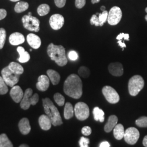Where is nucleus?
<instances>
[{
	"label": "nucleus",
	"mask_w": 147,
	"mask_h": 147,
	"mask_svg": "<svg viewBox=\"0 0 147 147\" xmlns=\"http://www.w3.org/2000/svg\"><path fill=\"white\" fill-rule=\"evenodd\" d=\"M50 86V79L47 75H42L38 79V82L36 84L37 89L45 92L49 88Z\"/></svg>",
	"instance_id": "obj_15"
},
{
	"label": "nucleus",
	"mask_w": 147,
	"mask_h": 147,
	"mask_svg": "<svg viewBox=\"0 0 147 147\" xmlns=\"http://www.w3.org/2000/svg\"><path fill=\"white\" fill-rule=\"evenodd\" d=\"M100 0H92V3L93 4H95V3H99L100 2Z\"/></svg>",
	"instance_id": "obj_46"
},
{
	"label": "nucleus",
	"mask_w": 147,
	"mask_h": 147,
	"mask_svg": "<svg viewBox=\"0 0 147 147\" xmlns=\"http://www.w3.org/2000/svg\"><path fill=\"white\" fill-rule=\"evenodd\" d=\"M143 144L144 147H147V135L144 137L143 140Z\"/></svg>",
	"instance_id": "obj_45"
},
{
	"label": "nucleus",
	"mask_w": 147,
	"mask_h": 147,
	"mask_svg": "<svg viewBox=\"0 0 147 147\" xmlns=\"http://www.w3.org/2000/svg\"><path fill=\"white\" fill-rule=\"evenodd\" d=\"M2 77L8 86L13 87L19 82L20 75L16 74L9 69L8 67H6L1 71Z\"/></svg>",
	"instance_id": "obj_7"
},
{
	"label": "nucleus",
	"mask_w": 147,
	"mask_h": 147,
	"mask_svg": "<svg viewBox=\"0 0 147 147\" xmlns=\"http://www.w3.org/2000/svg\"><path fill=\"white\" fill-rule=\"evenodd\" d=\"M110 144L107 141H104V142H102V143H100V147H110Z\"/></svg>",
	"instance_id": "obj_43"
},
{
	"label": "nucleus",
	"mask_w": 147,
	"mask_h": 147,
	"mask_svg": "<svg viewBox=\"0 0 147 147\" xmlns=\"http://www.w3.org/2000/svg\"><path fill=\"white\" fill-rule=\"evenodd\" d=\"M93 113L95 121H99L101 123L104 122L105 119V113L101 109L98 107H95L93 111Z\"/></svg>",
	"instance_id": "obj_26"
},
{
	"label": "nucleus",
	"mask_w": 147,
	"mask_h": 147,
	"mask_svg": "<svg viewBox=\"0 0 147 147\" xmlns=\"http://www.w3.org/2000/svg\"><path fill=\"white\" fill-rule=\"evenodd\" d=\"M86 0H75V6L78 9H81L86 5Z\"/></svg>",
	"instance_id": "obj_40"
},
{
	"label": "nucleus",
	"mask_w": 147,
	"mask_h": 147,
	"mask_svg": "<svg viewBox=\"0 0 147 147\" xmlns=\"http://www.w3.org/2000/svg\"><path fill=\"white\" fill-rule=\"evenodd\" d=\"M89 143V139L84 137H81L79 141V145L81 147H88Z\"/></svg>",
	"instance_id": "obj_36"
},
{
	"label": "nucleus",
	"mask_w": 147,
	"mask_h": 147,
	"mask_svg": "<svg viewBox=\"0 0 147 147\" xmlns=\"http://www.w3.org/2000/svg\"><path fill=\"white\" fill-rule=\"evenodd\" d=\"M118 45L123 49V51L124 50V48L126 47L125 44L124 43V42L122 41V40H119L118 41Z\"/></svg>",
	"instance_id": "obj_44"
},
{
	"label": "nucleus",
	"mask_w": 147,
	"mask_h": 147,
	"mask_svg": "<svg viewBox=\"0 0 147 147\" xmlns=\"http://www.w3.org/2000/svg\"><path fill=\"white\" fill-rule=\"evenodd\" d=\"M39 101V95L37 93L33 95V90L31 88H27L25 90L24 96L20 101L21 109L26 110L31 105H36Z\"/></svg>",
	"instance_id": "obj_5"
},
{
	"label": "nucleus",
	"mask_w": 147,
	"mask_h": 147,
	"mask_svg": "<svg viewBox=\"0 0 147 147\" xmlns=\"http://www.w3.org/2000/svg\"><path fill=\"white\" fill-rule=\"evenodd\" d=\"M21 20L24 28L27 30L36 32L40 30V21L37 18L32 16L31 12H29L28 15L24 16Z\"/></svg>",
	"instance_id": "obj_6"
},
{
	"label": "nucleus",
	"mask_w": 147,
	"mask_h": 147,
	"mask_svg": "<svg viewBox=\"0 0 147 147\" xmlns=\"http://www.w3.org/2000/svg\"><path fill=\"white\" fill-rule=\"evenodd\" d=\"M102 93L106 100L110 104H116L120 100L119 95L115 89L111 86H106L103 87Z\"/></svg>",
	"instance_id": "obj_9"
},
{
	"label": "nucleus",
	"mask_w": 147,
	"mask_h": 147,
	"mask_svg": "<svg viewBox=\"0 0 147 147\" xmlns=\"http://www.w3.org/2000/svg\"><path fill=\"white\" fill-rule=\"evenodd\" d=\"M19 128L22 135H26L30 133L31 130L29 120L27 118H23L19 121Z\"/></svg>",
	"instance_id": "obj_18"
},
{
	"label": "nucleus",
	"mask_w": 147,
	"mask_h": 147,
	"mask_svg": "<svg viewBox=\"0 0 147 147\" xmlns=\"http://www.w3.org/2000/svg\"><path fill=\"white\" fill-rule=\"evenodd\" d=\"M13 145L5 134L0 135V147H12Z\"/></svg>",
	"instance_id": "obj_29"
},
{
	"label": "nucleus",
	"mask_w": 147,
	"mask_h": 147,
	"mask_svg": "<svg viewBox=\"0 0 147 147\" xmlns=\"http://www.w3.org/2000/svg\"><path fill=\"white\" fill-rule=\"evenodd\" d=\"M7 14V11L5 9H0V20L5 19Z\"/></svg>",
	"instance_id": "obj_42"
},
{
	"label": "nucleus",
	"mask_w": 147,
	"mask_h": 147,
	"mask_svg": "<svg viewBox=\"0 0 147 147\" xmlns=\"http://www.w3.org/2000/svg\"><path fill=\"white\" fill-rule=\"evenodd\" d=\"M29 7V5L27 2L21 1L19 2L16 4L14 10L16 13H20L24 11H26Z\"/></svg>",
	"instance_id": "obj_28"
},
{
	"label": "nucleus",
	"mask_w": 147,
	"mask_h": 147,
	"mask_svg": "<svg viewBox=\"0 0 147 147\" xmlns=\"http://www.w3.org/2000/svg\"><path fill=\"white\" fill-rule=\"evenodd\" d=\"M81 132L84 136H89L92 133V129L89 126H84L82 127Z\"/></svg>",
	"instance_id": "obj_39"
},
{
	"label": "nucleus",
	"mask_w": 147,
	"mask_h": 147,
	"mask_svg": "<svg viewBox=\"0 0 147 147\" xmlns=\"http://www.w3.org/2000/svg\"><path fill=\"white\" fill-rule=\"evenodd\" d=\"M24 93L23 92L22 89L19 86H14L12 87V88L10 91V95L11 98L16 103L20 102L23 96Z\"/></svg>",
	"instance_id": "obj_14"
},
{
	"label": "nucleus",
	"mask_w": 147,
	"mask_h": 147,
	"mask_svg": "<svg viewBox=\"0 0 147 147\" xmlns=\"http://www.w3.org/2000/svg\"><path fill=\"white\" fill-rule=\"evenodd\" d=\"M20 147H29L28 145H27V144H21L20 146Z\"/></svg>",
	"instance_id": "obj_48"
},
{
	"label": "nucleus",
	"mask_w": 147,
	"mask_h": 147,
	"mask_svg": "<svg viewBox=\"0 0 147 147\" xmlns=\"http://www.w3.org/2000/svg\"><path fill=\"white\" fill-rule=\"evenodd\" d=\"M145 11H146V13H147V8H146V9H145Z\"/></svg>",
	"instance_id": "obj_51"
},
{
	"label": "nucleus",
	"mask_w": 147,
	"mask_h": 147,
	"mask_svg": "<svg viewBox=\"0 0 147 147\" xmlns=\"http://www.w3.org/2000/svg\"><path fill=\"white\" fill-rule=\"evenodd\" d=\"M5 80L2 76H0V95L5 94L8 91V88Z\"/></svg>",
	"instance_id": "obj_33"
},
{
	"label": "nucleus",
	"mask_w": 147,
	"mask_h": 147,
	"mask_svg": "<svg viewBox=\"0 0 147 147\" xmlns=\"http://www.w3.org/2000/svg\"><path fill=\"white\" fill-rule=\"evenodd\" d=\"M44 110L50 119L53 126H59L63 124L61 115L57 108L54 105L53 101L49 98L42 99Z\"/></svg>",
	"instance_id": "obj_3"
},
{
	"label": "nucleus",
	"mask_w": 147,
	"mask_h": 147,
	"mask_svg": "<svg viewBox=\"0 0 147 147\" xmlns=\"http://www.w3.org/2000/svg\"><path fill=\"white\" fill-rule=\"evenodd\" d=\"M122 18V11L121 8L115 6L110 9L108 14L107 22L112 26L117 25Z\"/></svg>",
	"instance_id": "obj_10"
},
{
	"label": "nucleus",
	"mask_w": 147,
	"mask_h": 147,
	"mask_svg": "<svg viewBox=\"0 0 147 147\" xmlns=\"http://www.w3.org/2000/svg\"><path fill=\"white\" fill-rule=\"evenodd\" d=\"M49 24L53 30H58L61 29L64 25V17L62 15L59 14H53L50 18Z\"/></svg>",
	"instance_id": "obj_13"
},
{
	"label": "nucleus",
	"mask_w": 147,
	"mask_h": 147,
	"mask_svg": "<svg viewBox=\"0 0 147 147\" xmlns=\"http://www.w3.org/2000/svg\"><path fill=\"white\" fill-rule=\"evenodd\" d=\"M25 37L22 34L19 32L12 33L9 38V41L12 45H18L25 42Z\"/></svg>",
	"instance_id": "obj_19"
},
{
	"label": "nucleus",
	"mask_w": 147,
	"mask_h": 147,
	"mask_svg": "<svg viewBox=\"0 0 147 147\" xmlns=\"http://www.w3.org/2000/svg\"><path fill=\"white\" fill-rule=\"evenodd\" d=\"M50 10V6L47 4H42L38 7L37 12L40 16L47 15Z\"/></svg>",
	"instance_id": "obj_30"
},
{
	"label": "nucleus",
	"mask_w": 147,
	"mask_h": 147,
	"mask_svg": "<svg viewBox=\"0 0 147 147\" xmlns=\"http://www.w3.org/2000/svg\"><path fill=\"white\" fill-rule=\"evenodd\" d=\"M108 14L109 12L105 11H102L101 13H99L98 16L96 14L93 15L90 20V24L95 26H102L107 20Z\"/></svg>",
	"instance_id": "obj_12"
},
{
	"label": "nucleus",
	"mask_w": 147,
	"mask_h": 147,
	"mask_svg": "<svg viewBox=\"0 0 147 147\" xmlns=\"http://www.w3.org/2000/svg\"><path fill=\"white\" fill-rule=\"evenodd\" d=\"M6 31L3 28H0V49H2L5 44Z\"/></svg>",
	"instance_id": "obj_34"
},
{
	"label": "nucleus",
	"mask_w": 147,
	"mask_h": 147,
	"mask_svg": "<svg viewBox=\"0 0 147 147\" xmlns=\"http://www.w3.org/2000/svg\"><path fill=\"white\" fill-rule=\"evenodd\" d=\"M27 41L28 44L34 49L39 48L42 43L40 37L33 33H30L27 35Z\"/></svg>",
	"instance_id": "obj_17"
},
{
	"label": "nucleus",
	"mask_w": 147,
	"mask_h": 147,
	"mask_svg": "<svg viewBox=\"0 0 147 147\" xmlns=\"http://www.w3.org/2000/svg\"><path fill=\"white\" fill-rule=\"evenodd\" d=\"M116 39L119 40H122L124 39L125 40H129V34L127 33H121L119 34L117 36Z\"/></svg>",
	"instance_id": "obj_38"
},
{
	"label": "nucleus",
	"mask_w": 147,
	"mask_h": 147,
	"mask_svg": "<svg viewBox=\"0 0 147 147\" xmlns=\"http://www.w3.org/2000/svg\"><path fill=\"white\" fill-rule=\"evenodd\" d=\"M144 86V81L140 75H135L129 80L128 83V89L129 94L135 96L138 94Z\"/></svg>",
	"instance_id": "obj_4"
},
{
	"label": "nucleus",
	"mask_w": 147,
	"mask_h": 147,
	"mask_svg": "<svg viewBox=\"0 0 147 147\" xmlns=\"http://www.w3.org/2000/svg\"><path fill=\"white\" fill-rule=\"evenodd\" d=\"M47 73L50 80L53 85H57L59 84L61 80V76L56 71L52 69H49L47 70Z\"/></svg>",
	"instance_id": "obj_22"
},
{
	"label": "nucleus",
	"mask_w": 147,
	"mask_h": 147,
	"mask_svg": "<svg viewBox=\"0 0 147 147\" xmlns=\"http://www.w3.org/2000/svg\"><path fill=\"white\" fill-rule=\"evenodd\" d=\"M17 51L19 53L20 57L18 61L20 63H26L30 59V55L28 52L26 51L24 48L22 47H19L17 48Z\"/></svg>",
	"instance_id": "obj_23"
},
{
	"label": "nucleus",
	"mask_w": 147,
	"mask_h": 147,
	"mask_svg": "<svg viewBox=\"0 0 147 147\" xmlns=\"http://www.w3.org/2000/svg\"><path fill=\"white\" fill-rule=\"evenodd\" d=\"M8 67L13 72L20 75H21V74L24 73V71L23 67L20 64L16 63L14 62H11Z\"/></svg>",
	"instance_id": "obj_27"
},
{
	"label": "nucleus",
	"mask_w": 147,
	"mask_h": 147,
	"mask_svg": "<svg viewBox=\"0 0 147 147\" xmlns=\"http://www.w3.org/2000/svg\"><path fill=\"white\" fill-rule=\"evenodd\" d=\"M145 19H146V20L147 21V14L146 16H145Z\"/></svg>",
	"instance_id": "obj_50"
},
{
	"label": "nucleus",
	"mask_w": 147,
	"mask_h": 147,
	"mask_svg": "<svg viewBox=\"0 0 147 147\" xmlns=\"http://www.w3.org/2000/svg\"><path fill=\"white\" fill-rule=\"evenodd\" d=\"M136 124L141 127H147V117L143 116L136 121Z\"/></svg>",
	"instance_id": "obj_35"
},
{
	"label": "nucleus",
	"mask_w": 147,
	"mask_h": 147,
	"mask_svg": "<svg viewBox=\"0 0 147 147\" xmlns=\"http://www.w3.org/2000/svg\"><path fill=\"white\" fill-rule=\"evenodd\" d=\"M78 73L80 76L84 79H86L89 77L90 70L87 67L85 66H82L79 68Z\"/></svg>",
	"instance_id": "obj_31"
},
{
	"label": "nucleus",
	"mask_w": 147,
	"mask_h": 147,
	"mask_svg": "<svg viewBox=\"0 0 147 147\" xmlns=\"http://www.w3.org/2000/svg\"><path fill=\"white\" fill-rule=\"evenodd\" d=\"M74 109L73 106L70 102H67L65 105L64 110V117L65 119H69L71 118L74 116Z\"/></svg>",
	"instance_id": "obj_25"
},
{
	"label": "nucleus",
	"mask_w": 147,
	"mask_h": 147,
	"mask_svg": "<svg viewBox=\"0 0 147 147\" xmlns=\"http://www.w3.org/2000/svg\"><path fill=\"white\" fill-rule=\"evenodd\" d=\"M82 82L79 76L76 74H71L64 83L63 90L65 94L78 99L82 95Z\"/></svg>",
	"instance_id": "obj_1"
},
{
	"label": "nucleus",
	"mask_w": 147,
	"mask_h": 147,
	"mask_svg": "<svg viewBox=\"0 0 147 147\" xmlns=\"http://www.w3.org/2000/svg\"><path fill=\"white\" fill-rule=\"evenodd\" d=\"M140 137V132L136 128L130 127L125 131L124 138L129 144L134 145L136 143Z\"/></svg>",
	"instance_id": "obj_11"
},
{
	"label": "nucleus",
	"mask_w": 147,
	"mask_h": 147,
	"mask_svg": "<svg viewBox=\"0 0 147 147\" xmlns=\"http://www.w3.org/2000/svg\"><path fill=\"white\" fill-rule=\"evenodd\" d=\"M125 131L124 126L121 124H117L113 129V135L117 140H121L124 138Z\"/></svg>",
	"instance_id": "obj_24"
},
{
	"label": "nucleus",
	"mask_w": 147,
	"mask_h": 147,
	"mask_svg": "<svg viewBox=\"0 0 147 147\" xmlns=\"http://www.w3.org/2000/svg\"><path fill=\"white\" fill-rule=\"evenodd\" d=\"M66 1L67 0H54L55 5L58 8L63 7L66 3Z\"/></svg>",
	"instance_id": "obj_41"
},
{
	"label": "nucleus",
	"mask_w": 147,
	"mask_h": 147,
	"mask_svg": "<svg viewBox=\"0 0 147 147\" xmlns=\"http://www.w3.org/2000/svg\"><path fill=\"white\" fill-rule=\"evenodd\" d=\"M74 112L76 117L80 121H84L89 117V107L88 105L83 102H79L75 105Z\"/></svg>",
	"instance_id": "obj_8"
},
{
	"label": "nucleus",
	"mask_w": 147,
	"mask_h": 147,
	"mask_svg": "<svg viewBox=\"0 0 147 147\" xmlns=\"http://www.w3.org/2000/svg\"><path fill=\"white\" fill-rule=\"evenodd\" d=\"M118 117L115 115H111L109 117V119L104 126V130L106 132H110L113 130L118 123Z\"/></svg>",
	"instance_id": "obj_21"
},
{
	"label": "nucleus",
	"mask_w": 147,
	"mask_h": 147,
	"mask_svg": "<svg viewBox=\"0 0 147 147\" xmlns=\"http://www.w3.org/2000/svg\"><path fill=\"white\" fill-rule=\"evenodd\" d=\"M10 1H12V2H17V1H19L20 0H10Z\"/></svg>",
	"instance_id": "obj_49"
},
{
	"label": "nucleus",
	"mask_w": 147,
	"mask_h": 147,
	"mask_svg": "<svg viewBox=\"0 0 147 147\" xmlns=\"http://www.w3.org/2000/svg\"><path fill=\"white\" fill-rule=\"evenodd\" d=\"M68 57L71 61H75L79 58V55L78 53L75 51H71L68 53Z\"/></svg>",
	"instance_id": "obj_37"
},
{
	"label": "nucleus",
	"mask_w": 147,
	"mask_h": 147,
	"mask_svg": "<svg viewBox=\"0 0 147 147\" xmlns=\"http://www.w3.org/2000/svg\"><path fill=\"white\" fill-rule=\"evenodd\" d=\"M47 53L51 59L54 61L58 66L63 67L68 63L65 50L63 46L56 45L51 43L47 47Z\"/></svg>",
	"instance_id": "obj_2"
},
{
	"label": "nucleus",
	"mask_w": 147,
	"mask_h": 147,
	"mask_svg": "<svg viewBox=\"0 0 147 147\" xmlns=\"http://www.w3.org/2000/svg\"><path fill=\"white\" fill-rule=\"evenodd\" d=\"M54 100L56 104L59 106H62L64 105L65 103V98L62 95L59 93H56L53 96Z\"/></svg>",
	"instance_id": "obj_32"
},
{
	"label": "nucleus",
	"mask_w": 147,
	"mask_h": 147,
	"mask_svg": "<svg viewBox=\"0 0 147 147\" xmlns=\"http://www.w3.org/2000/svg\"><path fill=\"white\" fill-rule=\"evenodd\" d=\"M38 121L41 129L43 130L47 131L51 129L52 122L50 118L47 115H41L39 118Z\"/></svg>",
	"instance_id": "obj_20"
},
{
	"label": "nucleus",
	"mask_w": 147,
	"mask_h": 147,
	"mask_svg": "<svg viewBox=\"0 0 147 147\" xmlns=\"http://www.w3.org/2000/svg\"><path fill=\"white\" fill-rule=\"evenodd\" d=\"M105 9H106V7H105V6H104V5L101 6V8H100V9H101V11H105Z\"/></svg>",
	"instance_id": "obj_47"
},
{
	"label": "nucleus",
	"mask_w": 147,
	"mask_h": 147,
	"mask_svg": "<svg viewBox=\"0 0 147 147\" xmlns=\"http://www.w3.org/2000/svg\"><path fill=\"white\" fill-rule=\"evenodd\" d=\"M108 69L110 73L115 76H121L124 73L123 65L119 62L111 63Z\"/></svg>",
	"instance_id": "obj_16"
}]
</instances>
